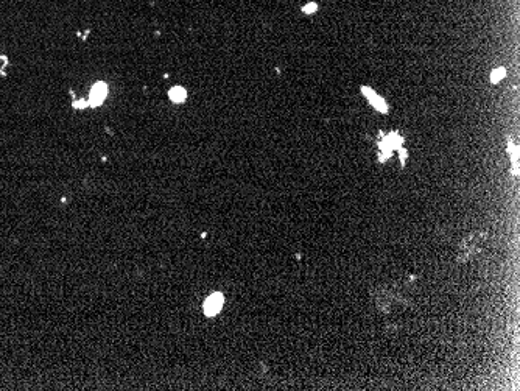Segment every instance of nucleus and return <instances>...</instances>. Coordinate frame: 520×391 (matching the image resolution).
<instances>
[{"instance_id": "20e7f679", "label": "nucleus", "mask_w": 520, "mask_h": 391, "mask_svg": "<svg viewBox=\"0 0 520 391\" xmlns=\"http://www.w3.org/2000/svg\"><path fill=\"white\" fill-rule=\"evenodd\" d=\"M505 69L503 67H499V69H495L492 73H491V81L492 83H499V81H502L503 80V76H505Z\"/></svg>"}, {"instance_id": "7ed1b4c3", "label": "nucleus", "mask_w": 520, "mask_h": 391, "mask_svg": "<svg viewBox=\"0 0 520 391\" xmlns=\"http://www.w3.org/2000/svg\"><path fill=\"white\" fill-rule=\"evenodd\" d=\"M168 95H170V100L175 101V103H182L185 98H187V92H185V89H182V88H179V86L171 88L170 92H168Z\"/></svg>"}, {"instance_id": "f257e3e1", "label": "nucleus", "mask_w": 520, "mask_h": 391, "mask_svg": "<svg viewBox=\"0 0 520 391\" xmlns=\"http://www.w3.org/2000/svg\"><path fill=\"white\" fill-rule=\"evenodd\" d=\"M223 305H225V296H223L221 293H212L210 296H207V299L204 301V305H203V310H204V315L206 317H215L220 314V310L223 308Z\"/></svg>"}, {"instance_id": "f03ea898", "label": "nucleus", "mask_w": 520, "mask_h": 391, "mask_svg": "<svg viewBox=\"0 0 520 391\" xmlns=\"http://www.w3.org/2000/svg\"><path fill=\"white\" fill-rule=\"evenodd\" d=\"M107 95V86L104 83H95L91 89V95H89V106H98L104 101Z\"/></svg>"}]
</instances>
